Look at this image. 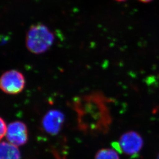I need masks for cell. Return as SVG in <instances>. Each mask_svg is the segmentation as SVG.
<instances>
[{"mask_svg": "<svg viewBox=\"0 0 159 159\" xmlns=\"http://www.w3.org/2000/svg\"><path fill=\"white\" fill-rule=\"evenodd\" d=\"M53 33L44 25L36 24L29 29L26 36V46L30 52L40 54L45 52L53 45Z\"/></svg>", "mask_w": 159, "mask_h": 159, "instance_id": "obj_1", "label": "cell"}, {"mask_svg": "<svg viewBox=\"0 0 159 159\" xmlns=\"http://www.w3.org/2000/svg\"><path fill=\"white\" fill-rule=\"evenodd\" d=\"M25 80L21 72L11 70L3 73L0 79V87L5 93L16 95L21 93L25 87Z\"/></svg>", "mask_w": 159, "mask_h": 159, "instance_id": "obj_2", "label": "cell"}, {"mask_svg": "<svg viewBox=\"0 0 159 159\" xmlns=\"http://www.w3.org/2000/svg\"><path fill=\"white\" fill-rule=\"evenodd\" d=\"M143 140L141 135L134 131H129L120 137L119 143H114L113 147L119 152L129 156H134L141 150Z\"/></svg>", "mask_w": 159, "mask_h": 159, "instance_id": "obj_3", "label": "cell"}, {"mask_svg": "<svg viewBox=\"0 0 159 159\" xmlns=\"http://www.w3.org/2000/svg\"><path fill=\"white\" fill-rule=\"evenodd\" d=\"M5 136L9 143L16 146L23 145L28 139L26 126L20 121L12 122L8 126Z\"/></svg>", "mask_w": 159, "mask_h": 159, "instance_id": "obj_4", "label": "cell"}, {"mask_svg": "<svg viewBox=\"0 0 159 159\" xmlns=\"http://www.w3.org/2000/svg\"><path fill=\"white\" fill-rule=\"evenodd\" d=\"M65 120L64 114L59 110H51L42 119V127L45 132L51 135L58 133Z\"/></svg>", "mask_w": 159, "mask_h": 159, "instance_id": "obj_5", "label": "cell"}, {"mask_svg": "<svg viewBox=\"0 0 159 159\" xmlns=\"http://www.w3.org/2000/svg\"><path fill=\"white\" fill-rule=\"evenodd\" d=\"M0 153V159H20V152L18 147L9 142H2Z\"/></svg>", "mask_w": 159, "mask_h": 159, "instance_id": "obj_6", "label": "cell"}, {"mask_svg": "<svg viewBox=\"0 0 159 159\" xmlns=\"http://www.w3.org/2000/svg\"><path fill=\"white\" fill-rule=\"evenodd\" d=\"M95 159H120L119 155L112 149H102L96 153Z\"/></svg>", "mask_w": 159, "mask_h": 159, "instance_id": "obj_7", "label": "cell"}, {"mask_svg": "<svg viewBox=\"0 0 159 159\" xmlns=\"http://www.w3.org/2000/svg\"><path fill=\"white\" fill-rule=\"evenodd\" d=\"M1 139L3 138V137H4L5 135H6V132L7 131V127L6 126V123L5 122L4 120H3V119L1 118Z\"/></svg>", "mask_w": 159, "mask_h": 159, "instance_id": "obj_8", "label": "cell"}, {"mask_svg": "<svg viewBox=\"0 0 159 159\" xmlns=\"http://www.w3.org/2000/svg\"><path fill=\"white\" fill-rule=\"evenodd\" d=\"M139 1L142 2H144V3H148V2H150L152 0H139Z\"/></svg>", "mask_w": 159, "mask_h": 159, "instance_id": "obj_9", "label": "cell"}, {"mask_svg": "<svg viewBox=\"0 0 159 159\" xmlns=\"http://www.w3.org/2000/svg\"><path fill=\"white\" fill-rule=\"evenodd\" d=\"M116 1H119V2H122V1H126V0H116Z\"/></svg>", "mask_w": 159, "mask_h": 159, "instance_id": "obj_10", "label": "cell"}, {"mask_svg": "<svg viewBox=\"0 0 159 159\" xmlns=\"http://www.w3.org/2000/svg\"><path fill=\"white\" fill-rule=\"evenodd\" d=\"M159 159V156H158V159Z\"/></svg>", "mask_w": 159, "mask_h": 159, "instance_id": "obj_11", "label": "cell"}]
</instances>
